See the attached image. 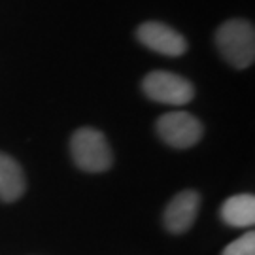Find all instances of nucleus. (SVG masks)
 I'll return each instance as SVG.
<instances>
[{
  "label": "nucleus",
  "mask_w": 255,
  "mask_h": 255,
  "mask_svg": "<svg viewBox=\"0 0 255 255\" xmlns=\"http://www.w3.org/2000/svg\"><path fill=\"white\" fill-rule=\"evenodd\" d=\"M216 46L221 57L238 70L254 64L255 30L246 19H227L216 30Z\"/></svg>",
  "instance_id": "1"
},
{
  "label": "nucleus",
  "mask_w": 255,
  "mask_h": 255,
  "mask_svg": "<svg viewBox=\"0 0 255 255\" xmlns=\"http://www.w3.org/2000/svg\"><path fill=\"white\" fill-rule=\"evenodd\" d=\"M70 153L76 166L85 172H106L114 163L106 136L93 127H82L74 132L70 138Z\"/></svg>",
  "instance_id": "2"
},
{
  "label": "nucleus",
  "mask_w": 255,
  "mask_h": 255,
  "mask_svg": "<svg viewBox=\"0 0 255 255\" xmlns=\"http://www.w3.org/2000/svg\"><path fill=\"white\" fill-rule=\"evenodd\" d=\"M142 91L149 101L168 106H185L195 97V87L189 80L166 70L147 74L142 80Z\"/></svg>",
  "instance_id": "3"
},
{
  "label": "nucleus",
  "mask_w": 255,
  "mask_h": 255,
  "mask_svg": "<svg viewBox=\"0 0 255 255\" xmlns=\"http://www.w3.org/2000/svg\"><path fill=\"white\" fill-rule=\"evenodd\" d=\"M155 130L164 144L176 149H187L202 138V123L189 112H168L155 121Z\"/></svg>",
  "instance_id": "4"
},
{
  "label": "nucleus",
  "mask_w": 255,
  "mask_h": 255,
  "mask_svg": "<svg viewBox=\"0 0 255 255\" xmlns=\"http://www.w3.org/2000/svg\"><path fill=\"white\" fill-rule=\"evenodd\" d=\"M136 38L142 46L166 57H180L187 51V40L176 28L161 21H146L136 28Z\"/></svg>",
  "instance_id": "5"
},
{
  "label": "nucleus",
  "mask_w": 255,
  "mask_h": 255,
  "mask_svg": "<svg viewBox=\"0 0 255 255\" xmlns=\"http://www.w3.org/2000/svg\"><path fill=\"white\" fill-rule=\"evenodd\" d=\"M199 208H201L199 191L185 189V191L178 193L164 208L163 221L166 231L172 235H182L185 231H189L199 216Z\"/></svg>",
  "instance_id": "6"
},
{
  "label": "nucleus",
  "mask_w": 255,
  "mask_h": 255,
  "mask_svg": "<svg viewBox=\"0 0 255 255\" xmlns=\"http://www.w3.org/2000/svg\"><path fill=\"white\" fill-rule=\"evenodd\" d=\"M27 180L21 164L8 153L0 151V201L15 202L25 193Z\"/></svg>",
  "instance_id": "7"
},
{
  "label": "nucleus",
  "mask_w": 255,
  "mask_h": 255,
  "mask_svg": "<svg viewBox=\"0 0 255 255\" xmlns=\"http://www.w3.org/2000/svg\"><path fill=\"white\" fill-rule=\"evenodd\" d=\"M221 219L231 227L248 229L255 223V197L252 193L233 195L221 204Z\"/></svg>",
  "instance_id": "8"
},
{
  "label": "nucleus",
  "mask_w": 255,
  "mask_h": 255,
  "mask_svg": "<svg viewBox=\"0 0 255 255\" xmlns=\"http://www.w3.org/2000/svg\"><path fill=\"white\" fill-rule=\"evenodd\" d=\"M221 255H255V233L248 231L235 242L225 246Z\"/></svg>",
  "instance_id": "9"
}]
</instances>
